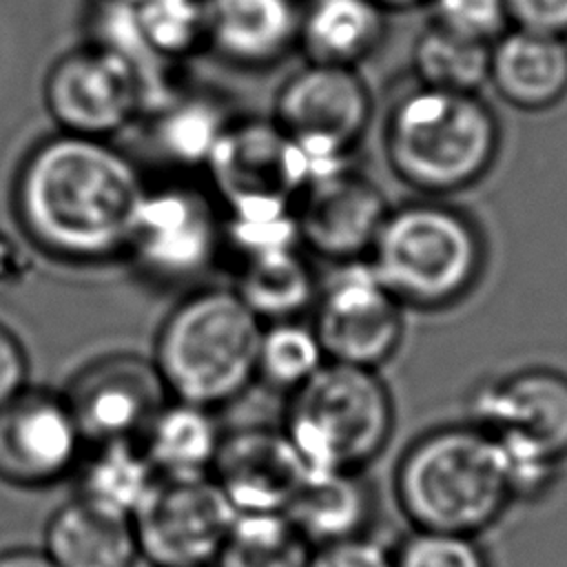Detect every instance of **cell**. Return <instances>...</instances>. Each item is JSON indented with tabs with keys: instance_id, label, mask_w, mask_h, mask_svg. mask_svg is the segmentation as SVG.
Here are the masks:
<instances>
[{
	"instance_id": "4fadbf2b",
	"label": "cell",
	"mask_w": 567,
	"mask_h": 567,
	"mask_svg": "<svg viewBox=\"0 0 567 567\" xmlns=\"http://www.w3.org/2000/svg\"><path fill=\"white\" fill-rule=\"evenodd\" d=\"M64 399L86 445L140 441L153 416L171 399L153 363L133 352H115L84 365Z\"/></svg>"
},
{
	"instance_id": "2e32d148",
	"label": "cell",
	"mask_w": 567,
	"mask_h": 567,
	"mask_svg": "<svg viewBox=\"0 0 567 567\" xmlns=\"http://www.w3.org/2000/svg\"><path fill=\"white\" fill-rule=\"evenodd\" d=\"M472 423L563 461L567 456V374L529 365L481 383L472 394Z\"/></svg>"
},
{
	"instance_id": "1f68e13d",
	"label": "cell",
	"mask_w": 567,
	"mask_h": 567,
	"mask_svg": "<svg viewBox=\"0 0 567 567\" xmlns=\"http://www.w3.org/2000/svg\"><path fill=\"white\" fill-rule=\"evenodd\" d=\"M306 567H394V558L368 536L315 547Z\"/></svg>"
},
{
	"instance_id": "9a60e30c",
	"label": "cell",
	"mask_w": 567,
	"mask_h": 567,
	"mask_svg": "<svg viewBox=\"0 0 567 567\" xmlns=\"http://www.w3.org/2000/svg\"><path fill=\"white\" fill-rule=\"evenodd\" d=\"M390 213L381 188L352 166L303 186L295 202L299 244L321 259H365Z\"/></svg>"
},
{
	"instance_id": "52a82bcc",
	"label": "cell",
	"mask_w": 567,
	"mask_h": 567,
	"mask_svg": "<svg viewBox=\"0 0 567 567\" xmlns=\"http://www.w3.org/2000/svg\"><path fill=\"white\" fill-rule=\"evenodd\" d=\"M372 117V95L354 66L306 62L279 89L272 122L301 151L308 184L350 168Z\"/></svg>"
},
{
	"instance_id": "e575fe53",
	"label": "cell",
	"mask_w": 567,
	"mask_h": 567,
	"mask_svg": "<svg viewBox=\"0 0 567 567\" xmlns=\"http://www.w3.org/2000/svg\"><path fill=\"white\" fill-rule=\"evenodd\" d=\"M0 567H58L42 547H7L0 551Z\"/></svg>"
},
{
	"instance_id": "3957f363",
	"label": "cell",
	"mask_w": 567,
	"mask_h": 567,
	"mask_svg": "<svg viewBox=\"0 0 567 567\" xmlns=\"http://www.w3.org/2000/svg\"><path fill=\"white\" fill-rule=\"evenodd\" d=\"M501 124L478 93L419 86L388 115L383 148L392 173L427 197L481 182L496 162Z\"/></svg>"
},
{
	"instance_id": "7a4b0ae2",
	"label": "cell",
	"mask_w": 567,
	"mask_h": 567,
	"mask_svg": "<svg viewBox=\"0 0 567 567\" xmlns=\"http://www.w3.org/2000/svg\"><path fill=\"white\" fill-rule=\"evenodd\" d=\"M394 492L416 529L470 536L514 501L494 436L474 423L421 434L396 465Z\"/></svg>"
},
{
	"instance_id": "8992f818",
	"label": "cell",
	"mask_w": 567,
	"mask_h": 567,
	"mask_svg": "<svg viewBox=\"0 0 567 567\" xmlns=\"http://www.w3.org/2000/svg\"><path fill=\"white\" fill-rule=\"evenodd\" d=\"M394 403L372 368L326 361L290 392L284 432L308 472H361L390 441Z\"/></svg>"
},
{
	"instance_id": "603a6c76",
	"label": "cell",
	"mask_w": 567,
	"mask_h": 567,
	"mask_svg": "<svg viewBox=\"0 0 567 567\" xmlns=\"http://www.w3.org/2000/svg\"><path fill=\"white\" fill-rule=\"evenodd\" d=\"M221 432L208 408L168 399L140 439L142 450L159 476L210 474Z\"/></svg>"
},
{
	"instance_id": "9c48e42d",
	"label": "cell",
	"mask_w": 567,
	"mask_h": 567,
	"mask_svg": "<svg viewBox=\"0 0 567 567\" xmlns=\"http://www.w3.org/2000/svg\"><path fill=\"white\" fill-rule=\"evenodd\" d=\"M44 104L60 131L109 140L148 109V89L128 60L89 42L53 62Z\"/></svg>"
},
{
	"instance_id": "7c38bea8",
	"label": "cell",
	"mask_w": 567,
	"mask_h": 567,
	"mask_svg": "<svg viewBox=\"0 0 567 567\" xmlns=\"http://www.w3.org/2000/svg\"><path fill=\"white\" fill-rule=\"evenodd\" d=\"M221 241L210 197L190 184L146 188L126 246L135 266L157 281H186L206 270Z\"/></svg>"
},
{
	"instance_id": "836d02e7",
	"label": "cell",
	"mask_w": 567,
	"mask_h": 567,
	"mask_svg": "<svg viewBox=\"0 0 567 567\" xmlns=\"http://www.w3.org/2000/svg\"><path fill=\"white\" fill-rule=\"evenodd\" d=\"M29 361L18 337L0 323V408L27 388Z\"/></svg>"
},
{
	"instance_id": "8fae6325",
	"label": "cell",
	"mask_w": 567,
	"mask_h": 567,
	"mask_svg": "<svg viewBox=\"0 0 567 567\" xmlns=\"http://www.w3.org/2000/svg\"><path fill=\"white\" fill-rule=\"evenodd\" d=\"M405 306L388 290L368 259L339 264L315 299L312 330L328 361L377 370L403 339Z\"/></svg>"
},
{
	"instance_id": "5bb4252c",
	"label": "cell",
	"mask_w": 567,
	"mask_h": 567,
	"mask_svg": "<svg viewBox=\"0 0 567 567\" xmlns=\"http://www.w3.org/2000/svg\"><path fill=\"white\" fill-rule=\"evenodd\" d=\"M84 439L64 394L24 388L0 408V481L42 489L71 476Z\"/></svg>"
},
{
	"instance_id": "d590c367",
	"label": "cell",
	"mask_w": 567,
	"mask_h": 567,
	"mask_svg": "<svg viewBox=\"0 0 567 567\" xmlns=\"http://www.w3.org/2000/svg\"><path fill=\"white\" fill-rule=\"evenodd\" d=\"M377 4H381L385 11H405V9H414L419 4H425L427 0H374Z\"/></svg>"
},
{
	"instance_id": "e0dca14e",
	"label": "cell",
	"mask_w": 567,
	"mask_h": 567,
	"mask_svg": "<svg viewBox=\"0 0 567 567\" xmlns=\"http://www.w3.org/2000/svg\"><path fill=\"white\" fill-rule=\"evenodd\" d=\"M306 474L286 432L270 427L224 434L210 467L235 514H286Z\"/></svg>"
},
{
	"instance_id": "484cf974",
	"label": "cell",
	"mask_w": 567,
	"mask_h": 567,
	"mask_svg": "<svg viewBox=\"0 0 567 567\" xmlns=\"http://www.w3.org/2000/svg\"><path fill=\"white\" fill-rule=\"evenodd\" d=\"M235 292L259 319L268 321L295 319L315 306L319 295L312 268L297 248L244 259Z\"/></svg>"
},
{
	"instance_id": "d4e9b609",
	"label": "cell",
	"mask_w": 567,
	"mask_h": 567,
	"mask_svg": "<svg viewBox=\"0 0 567 567\" xmlns=\"http://www.w3.org/2000/svg\"><path fill=\"white\" fill-rule=\"evenodd\" d=\"M233 120L219 100L204 93H171L151 115L153 148L179 166H206Z\"/></svg>"
},
{
	"instance_id": "ba28073f",
	"label": "cell",
	"mask_w": 567,
	"mask_h": 567,
	"mask_svg": "<svg viewBox=\"0 0 567 567\" xmlns=\"http://www.w3.org/2000/svg\"><path fill=\"white\" fill-rule=\"evenodd\" d=\"M204 168L228 215L292 210L308 184L301 151L272 120H233Z\"/></svg>"
},
{
	"instance_id": "cb8c5ba5",
	"label": "cell",
	"mask_w": 567,
	"mask_h": 567,
	"mask_svg": "<svg viewBox=\"0 0 567 567\" xmlns=\"http://www.w3.org/2000/svg\"><path fill=\"white\" fill-rule=\"evenodd\" d=\"M73 474L78 498L126 518H133L159 478L140 441L91 445Z\"/></svg>"
},
{
	"instance_id": "4dcf8cb0",
	"label": "cell",
	"mask_w": 567,
	"mask_h": 567,
	"mask_svg": "<svg viewBox=\"0 0 567 567\" xmlns=\"http://www.w3.org/2000/svg\"><path fill=\"white\" fill-rule=\"evenodd\" d=\"M425 4L432 9V22L487 44L512 27L505 0H427Z\"/></svg>"
},
{
	"instance_id": "277c9868",
	"label": "cell",
	"mask_w": 567,
	"mask_h": 567,
	"mask_svg": "<svg viewBox=\"0 0 567 567\" xmlns=\"http://www.w3.org/2000/svg\"><path fill=\"white\" fill-rule=\"evenodd\" d=\"M261 319L235 290L204 288L164 319L153 363L171 399L217 408L257 377Z\"/></svg>"
},
{
	"instance_id": "ffe728a7",
	"label": "cell",
	"mask_w": 567,
	"mask_h": 567,
	"mask_svg": "<svg viewBox=\"0 0 567 567\" xmlns=\"http://www.w3.org/2000/svg\"><path fill=\"white\" fill-rule=\"evenodd\" d=\"M42 549L58 567H135L142 560L131 518L78 496L49 516Z\"/></svg>"
},
{
	"instance_id": "7402d4cb",
	"label": "cell",
	"mask_w": 567,
	"mask_h": 567,
	"mask_svg": "<svg viewBox=\"0 0 567 567\" xmlns=\"http://www.w3.org/2000/svg\"><path fill=\"white\" fill-rule=\"evenodd\" d=\"M385 16L374 0H301L297 47L308 62L357 69L381 47Z\"/></svg>"
},
{
	"instance_id": "d6986e66",
	"label": "cell",
	"mask_w": 567,
	"mask_h": 567,
	"mask_svg": "<svg viewBox=\"0 0 567 567\" xmlns=\"http://www.w3.org/2000/svg\"><path fill=\"white\" fill-rule=\"evenodd\" d=\"M520 111H543L567 93V38L509 27L489 44V80Z\"/></svg>"
},
{
	"instance_id": "8d00e7d4",
	"label": "cell",
	"mask_w": 567,
	"mask_h": 567,
	"mask_svg": "<svg viewBox=\"0 0 567 567\" xmlns=\"http://www.w3.org/2000/svg\"><path fill=\"white\" fill-rule=\"evenodd\" d=\"M193 567H215V565H193Z\"/></svg>"
},
{
	"instance_id": "ac0fdd59",
	"label": "cell",
	"mask_w": 567,
	"mask_h": 567,
	"mask_svg": "<svg viewBox=\"0 0 567 567\" xmlns=\"http://www.w3.org/2000/svg\"><path fill=\"white\" fill-rule=\"evenodd\" d=\"M206 44L239 66H270L297 47L301 0H204Z\"/></svg>"
},
{
	"instance_id": "44dd1931",
	"label": "cell",
	"mask_w": 567,
	"mask_h": 567,
	"mask_svg": "<svg viewBox=\"0 0 567 567\" xmlns=\"http://www.w3.org/2000/svg\"><path fill=\"white\" fill-rule=\"evenodd\" d=\"M286 516L312 549L365 536L374 516V492L361 472H308Z\"/></svg>"
},
{
	"instance_id": "6da1fadb",
	"label": "cell",
	"mask_w": 567,
	"mask_h": 567,
	"mask_svg": "<svg viewBox=\"0 0 567 567\" xmlns=\"http://www.w3.org/2000/svg\"><path fill=\"white\" fill-rule=\"evenodd\" d=\"M146 184L109 140L60 131L35 144L13 186L24 235L64 261H104L126 252Z\"/></svg>"
},
{
	"instance_id": "5b68a950",
	"label": "cell",
	"mask_w": 567,
	"mask_h": 567,
	"mask_svg": "<svg viewBox=\"0 0 567 567\" xmlns=\"http://www.w3.org/2000/svg\"><path fill=\"white\" fill-rule=\"evenodd\" d=\"M365 259L405 308L441 310L478 284L485 241L467 213L416 199L390 208Z\"/></svg>"
},
{
	"instance_id": "30bf717a",
	"label": "cell",
	"mask_w": 567,
	"mask_h": 567,
	"mask_svg": "<svg viewBox=\"0 0 567 567\" xmlns=\"http://www.w3.org/2000/svg\"><path fill=\"white\" fill-rule=\"evenodd\" d=\"M235 516L210 474L159 476L131 523L140 556L153 567H193L215 565Z\"/></svg>"
},
{
	"instance_id": "f546056e",
	"label": "cell",
	"mask_w": 567,
	"mask_h": 567,
	"mask_svg": "<svg viewBox=\"0 0 567 567\" xmlns=\"http://www.w3.org/2000/svg\"><path fill=\"white\" fill-rule=\"evenodd\" d=\"M392 558L394 567H489L474 536L430 529L410 534Z\"/></svg>"
},
{
	"instance_id": "4316f807",
	"label": "cell",
	"mask_w": 567,
	"mask_h": 567,
	"mask_svg": "<svg viewBox=\"0 0 567 567\" xmlns=\"http://www.w3.org/2000/svg\"><path fill=\"white\" fill-rule=\"evenodd\" d=\"M412 71L419 86L478 93L489 80V44L432 22L414 40Z\"/></svg>"
},
{
	"instance_id": "f1b7e54d",
	"label": "cell",
	"mask_w": 567,
	"mask_h": 567,
	"mask_svg": "<svg viewBox=\"0 0 567 567\" xmlns=\"http://www.w3.org/2000/svg\"><path fill=\"white\" fill-rule=\"evenodd\" d=\"M326 361L328 359L312 326L284 319L272 321L261 332L257 377H261L272 388L292 392Z\"/></svg>"
},
{
	"instance_id": "83f0119b",
	"label": "cell",
	"mask_w": 567,
	"mask_h": 567,
	"mask_svg": "<svg viewBox=\"0 0 567 567\" xmlns=\"http://www.w3.org/2000/svg\"><path fill=\"white\" fill-rule=\"evenodd\" d=\"M310 554L286 514H237L215 567H306Z\"/></svg>"
},
{
	"instance_id": "d6a6232c",
	"label": "cell",
	"mask_w": 567,
	"mask_h": 567,
	"mask_svg": "<svg viewBox=\"0 0 567 567\" xmlns=\"http://www.w3.org/2000/svg\"><path fill=\"white\" fill-rule=\"evenodd\" d=\"M514 27L567 38V0H505Z\"/></svg>"
}]
</instances>
